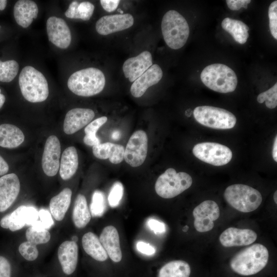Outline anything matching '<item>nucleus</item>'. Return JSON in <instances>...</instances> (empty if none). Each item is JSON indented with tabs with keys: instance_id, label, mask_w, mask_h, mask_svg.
I'll return each instance as SVG.
<instances>
[{
	"instance_id": "nucleus-22",
	"label": "nucleus",
	"mask_w": 277,
	"mask_h": 277,
	"mask_svg": "<svg viewBox=\"0 0 277 277\" xmlns=\"http://www.w3.org/2000/svg\"><path fill=\"white\" fill-rule=\"evenodd\" d=\"M58 259L63 272L67 275L75 270L78 261V246L76 242L66 241L58 247Z\"/></svg>"
},
{
	"instance_id": "nucleus-14",
	"label": "nucleus",
	"mask_w": 277,
	"mask_h": 277,
	"mask_svg": "<svg viewBox=\"0 0 277 277\" xmlns=\"http://www.w3.org/2000/svg\"><path fill=\"white\" fill-rule=\"evenodd\" d=\"M61 144L55 135L49 136L45 145L42 159V166L44 173L49 176L55 175L60 168Z\"/></svg>"
},
{
	"instance_id": "nucleus-16",
	"label": "nucleus",
	"mask_w": 277,
	"mask_h": 277,
	"mask_svg": "<svg viewBox=\"0 0 277 277\" xmlns=\"http://www.w3.org/2000/svg\"><path fill=\"white\" fill-rule=\"evenodd\" d=\"M256 239L257 234L253 230L235 227L225 229L219 237L221 244L225 247L249 245Z\"/></svg>"
},
{
	"instance_id": "nucleus-9",
	"label": "nucleus",
	"mask_w": 277,
	"mask_h": 277,
	"mask_svg": "<svg viewBox=\"0 0 277 277\" xmlns=\"http://www.w3.org/2000/svg\"><path fill=\"white\" fill-rule=\"evenodd\" d=\"M192 152L202 161L215 166L228 164L231 160L232 153L227 146L213 142H203L195 145Z\"/></svg>"
},
{
	"instance_id": "nucleus-43",
	"label": "nucleus",
	"mask_w": 277,
	"mask_h": 277,
	"mask_svg": "<svg viewBox=\"0 0 277 277\" xmlns=\"http://www.w3.org/2000/svg\"><path fill=\"white\" fill-rule=\"evenodd\" d=\"M147 226L156 233H162L165 231V224L155 219H150L147 221Z\"/></svg>"
},
{
	"instance_id": "nucleus-39",
	"label": "nucleus",
	"mask_w": 277,
	"mask_h": 277,
	"mask_svg": "<svg viewBox=\"0 0 277 277\" xmlns=\"http://www.w3.org/2000/svg\"><path fill=\"white\" fill-rule=\"evenodd\" d=\"M269 28L273 37L277 39V1L271 3L268 9Z\"/></svg>"
},
{
	"instance_id": "nucleus-50",
	"label": "nucleus",
	"mask_w": 277,
	"mask_h": 277,
	"mask_svg": "<svg viewBox=\"0 0 277 277\" xmlns=\"http://www.w3.org/2000/svg\"><path fill=\"white\" fill-rule=\"evenodd\" d=\"M1 90L0 89V109L3 106L6 100L5 95L3 94H1Z\"/></svg>"
},
{
	"instance_id": "nucleus-8",
	"label": "nucleus",
	"mask_w": 277,
	"mask_h": 277,
	"mask_svg": "<svg viewBox=\"0 0 277 277\" xmlns=\"http://www.w3.org/2000/svg\"><path fill=\"white\" fill-rule=\"evenodd\" d=\"M196 121L207 127L228 129L234 127L236 122L234 115L229 111L210 106H201L193 110Z\"/></svg>"
},
{
	"instance_id": "nucleus-45",
	"label": "nucleus",
	"mask_w": 277,
	"mask_h": 277,
	"mask_svg": "<svg viewBox=\"0 0 277 277\" xmlns=\"http://www.w3.org/2000/svg\"><path fill=\"white\" fill-rule=\"evenodd\" d=\"M136 248L140 252L148 255H152L155 252V249L152 245L142 241L137 243Z\"/></svg>"
},
{
	"instance_id": "nucleus-5",
	"label": "nucleus",
	"mask_w": 277,
	"mask_h": 277,
	"mask_svg": "<svg viewBox=\"0 0 277 277\" xmlns=\"http://www.w3.org/2000/svg\"><path fill=\"white\" fill-rule=\"evenodd\" d=\"M200 77L207 87L220 93L233 92L238 84V78L234 71L223 64L207 66L202 71Z\"/></svg>"
},
{
	"instance_id": "nucleus-13",
	"label": "nucleus",
	"mask_w": 277,
	"mask_h": 277,
	"mask_svg": "<svg viewBox=\"0 0 277 277\" xmlns=\"http://www.w3.org/2000/svg\"><path fill=\"white\" fill-rule=\"evenodd\" d=\"M49 41L60 49L67 48L71 42L70 29L66 22L56 16L49 17L46 23Z\"/></svg>"
},
{
	"instance_id": "nucleus-20",
	"label": "nucleus",
	"mask_w": 277,
	"mask_h": 277,
	"mask_svg": "<svg viewBox=\"0 0 277 277\" xmlns=\"http://www.w3.org/2000/svg\"><path fill=\"white\" fill-rule=\"evenodd\" d=\"M163 76L161 68L157 64L152 65L137 78L130 87V92L135 97H141L147 89L158 83Z\"/></svg>"
},
{
	"instance_id": "nucleus-38",
	"label": "nucleus",
	"mask_w": 277,
	"mask_h": 277,
	"mask_svg": "<svg viewBox=\"0 0 277 277\" xmlns=\"http://www.w3.org/2000/svg\"><path fill=\"white\" fill-rule=\"evenodd\" d=\"M18 251L25 259L29 261L36 260L38 255L36 245L28 241L22 243L19 246Z\"/></svg>"
},
{
	"instance_id": "nucleus-32",
	"label": "nucleus",
	"mask_w": 277,
	"mask_h": 277,
	"mask_svg": "<svg viewBox=\"0 0 277 277\" xmlns=\"http://www.w3.org/2000/svg\"><path fill=\"white\" fill-rule=\"evenodd\" d=\"M107 121L106 116H102L87 125L84 130L86 135L83 140L86 145L93 147L101 143L99 138L96 135V133Z\"/></svg>"
},
{
	"instance_id": "nucleus-15",
	"label": "nucleus",
	"mask_w": 277,
	"mask_h": 277,
	"mask_svg": "<svg viewBox=\"0 0 277 277\" xmlns=\"http://www.w3.org/2000/svg\"><path fill=\"white\" fill-rule=\"evenodd\" d=\"M133 23V17L129 13L105 15L96 22L95 29L98 34L106 35L129 28Z\"/></svg>"
},
{
	"instance_id": "nucleus-17",
	"label": "nucleus",
	"mask_w": 277,
	"mask_h": 277,
	"mask_svg": "<svg viewBox=\"0 0 277 277\" xmlns=\"http://www.w3.org/2000/svg\"><path fill=\"white\" fill-rule=\"evenodd\" d=\"M20 190V183L14 173L0 177V212L9 208L17 198Z\"/></svg>"
},
{
	"instance_id": "nucleus-52",
	"label": "nucleus",
	"mask_w": 277,
	"mask_h": 277,
	"mask_svg": "<svg viewBox=\"0 0 277 277\" xmlns=\"http://www.w3.org/2000/svg\"><path fill=\"white\" fill-rule=\"evenodd\" d=\"M7 1L6 0H0V10H3L6 8Z\"/></svg>"
},
{
	"instance_id": "nucleus-54",
	"label": "nucleus",
	"mask_w": 277,
	"mask_h": 277,
	"mask_svg": "<svg viewBox=\"0 0 277 277\" xmlns=\"http://www.w3.org/2000/svg\"><path fill=\"white\" fill-rule=\"evenodd\" d=\"M71 239H72V241H73V242H77V240H78V238H77V236L74 235V236H73L72 237Z\"/></svg>"
},
{
	"instance_id": "nucleus-33",
	"label": "nucleus",
	"mask_w": 277,
	"mask_h": 277,
	"mask_svg": "<svg viewBox=\"0 0 277 277\" xmlns=\"http://www.w3.org/2000/svg\"><path fill=\"white\" fill-rule=\"evenodd\" d=\"M19 66L14 60L2 62L0 60V82H10L17 75Z\"/></svg>"
},
{
	"instance_id": "nucleus-42",
	"label": "nucleus",
	"mask_w": 277,
	"mask_h": 277,
	"mask_svg": "<svg viewBox=\"0 0 277 277\" xmlns=\"http://www.w3.org/2000/svg\"><path fill=\"white\" fill-rule=\"evenodd\" d=\"M11 268L8 260L0 255V277H11Z\"/></svg>"
},
{
	"instance_id": "nucleus-12",
	"label": "nucleus",
	"mask_w": 277,
	"mask_h": 277,
	"mask_svg": "<svg viewBox=\"0 0 277 277\" xmlns=\"http://www.w3.org/2000/svg\"><path fill=\"white\" fill-rule=\"evenodd\" d=\"M38 218V212L35 208L22 205L3 217L0 221V225L3 228L15 231L26 225L32 226Z\"/></svg>"
},
{
	"instance_id": "nucleus-44",
	"label": "nucleus",
	"mask_w": 277,
	"mask_h": 277,
	"mask_svg": "<svg viewBox=\"0 0 277 277\" xmlns=\"http://www.w3.org/2000/svg\"><path fill=\"white\" fill-rule=\"evenodd\" d=\"M228 7L231 10H238L241 8H247V5L251 2L250 0H227Z\"/></svg>"
},
{
	"instance_id": "nucleus-30",
	"label": "nucleus",
	"mask_w": 277,
	"mask_h": 277,
	"mask_svg": "<svg viewBox=\"0 0 277 277\" xmlns=\"http://www.w3.org/2000/svg\"><path fill=\"white\" fill-rule=\"evenodd\" d=\"M221 26L238 43L244 44L247 42L249 37V28L243 22L226 17L222 22Z\"/></svg>"
},
{
	"instance_id": "nucleus-47",
	"label": "nucleus",
	"mask_w": 277,
	"mask_h": 277,
	"mask_svg": "<svg viewBox=\"0 0 277 277\" xmlns=\"http://www.w3.org/2000/svg\"><path fill=\"white\" fill-rule=\"evenodd\" d=\"M78 5L79 3L77 1H73L71 3L68 9L65 12V16L68 18L77 19Z\"/></svg>"
},
{
	"instance_id": "nucleus-29",
	"label": "nucleus",
	"mask_w": 277,
	"mask_h": 277,
	"mask_svg": "<svg viewBox=\"0 0 277 277\" xmlns=\"http://www.w3.org/2000/svg\"><path fill=\"white\" fill-rule=\"evenodd\" d=\"M190 265L183 260H173L164 264L159 270L157 277H190Z\"/></svg>"
},
{
	"instance_id": "nucleus-11",
	"label": "nucleus",
	"mask_w": 277,
	"mask_h": 277,
	"mask_svg": "<svg viewBox=\"0 0 277 277\" xmlns=\"http://www.w3.org/2000/svg\"><path fill=\"white\" fill-rule=\"evenodd\" d=\"M192 214L196 230L200 232H205L213 229L214 222L219 219L220 211L215 202L206 200L194 208Z\"/></svg>"
},
{
	"instance_id": "nucleus-28",
	"label": "nucleus",
	"mask_w": 277,
	"mask_h": 277,
	"mask_svg": "<svg viewBox=\"0 0 277 277\" xmlns=\"http://www.w3.org/2000/svg\"><path fill=\"white\" fill-rule=\"evenodd\" d=\"M71 196L72 191L66 188L51 199L50 209L51 214L56 221H60L64 219L69 207Z\"/></svg>"
},
{
	"instance_id": "nucleus-21",
	"label": "nucleus",
	"mask_w": 277,
	"mask_h": 277,
	"mask_svg": "<svg viewBox=\"0 0 277 277\" xmlns=\"http://www.w3.org/2000/svg\"><path fill=\"white\" fill-rule=\"evenodd\" d=\"M99 239L110 259L115 263L120 262L122 258V253L119 234L116 228L111 225L105 227Z\"/></svg>"
},
{
	"instance_id": "nucleus-51",
	"label": "nucleus",
	"mask_w": 277,
	"mask_h": 277,
	"mask_svg": "<svg viewBox=\"0 0 277 277\" xmlns=\"http://www.w3.org/2000/svg\"><path fill=\"white\" fill-rule=\"evenodd\" d=\"M120 136V132L119 131L115 130L113 131L112 134V138L114 140H117Z\"/></svg>"
},
{
	"instance_id": "nucleus-2",
	"label": "nucleus",
	"mask_w": 277,
	"mask_h": 277,
	"mask_svg": "<svg viewBox=\"0 0 277 277\" xmlns=\"http://www.w3.org/2000/svg\"><path fill=\"white\" fill-rule=\"evenodd\" d=\"M105 82V75L101 70L89 67L72 73L68 80L67 86L75 94L88 97L100 93Z\"/></svg>"
},
{
	"instance_id": "nucleus-7",
	"label": "nucleus",
	"mask_w": 277,
	"mask_h": 277,
	"mask_svg": "<svg viewBox=\"0 0 277 277\" xmlns=\"http://www.w3.org/2000/svg\"><path fill=\"white\" fill-rule=\"evenodd\" d=\"M192 184V179L189 174L176 172L174 169L169 168L157 178L155 190L161 197L171 199L188 189Z\"/></svg>"
},
{
	"instance_id": "nucleus-48",
	"label": "nucleus",
	"mask_w": 277,
	"mask_h": 277,
	"mask_svg": "<svg viewBox=\"0 0 277 277\" xmlns=\"http://www.w3.org/2000/svg\"><path fill=\"white\" fill-rule=\"evenodd\" d=\"M9 170V166L7 163L0 155V175H4Z\"/></svg>"
},
{
	"instance_id": "nucleus-18",
	"label": "nucleus",
	"mask_w": 277,
	"mask_h": 277,
	"mask_svg": "<svg viewBox=\"0 0 277 277\" xmlns=\"http://www.w3.org/2000/svg\"><path fill=\"white\" fill-rule=\"evenodd\" d=\"M152 65L150 52L144 51L136 56L126 60L123 65V71L125 77L133 82Z\"/></svg>"
},
{
	"instance_id": "nucleus-36",
	"label": "nucleus",
	"mask_w": 277,
	"mask_h": 277,
	"mask_svg": "<svg viewBox=\"0 0 277 277\" xmlns=\"http://www.w3.org/2000/svg\"><path fill=\"white\" fill-rule=\"evenodd\" d=\"M257 101L259 103L265 102L266 106L269 109L275 108L277 106V83L268 90L259 94Z\"/></svg>"
},
{
	"instance_id": "nucleus-55",
	"label": "nucleus",
	"mask_w": 277,
	"mask_h": 277,
	"mask_svg": "<svg viewBox=\"0 0 277 277\" xmlns=\"http://www.w3.org/2000/svg\"><path fill=\"white\" fill-rule=\"evenodd\" d=\"M189 227H188V226H185L183 229V231H184V232H186L188 229Z\"/></svg>"
},
{
	"instance_id": "nucleus-37",
	"label": "nucleus",
	"mask_w": 277,
	"mask_h": 277,
	"mask_svg": "<svg viewBox=\"0 0 277 277\" xmlns=\"http://www.w3.org/2000/svg\"><path fill=\"white\" fill-rule=\"evenodd\" d=\"M124 194V187L122 183L116 181L112 185L108 197L109 205L112 207L117 206Z\"/></svg>"
},
{
	"instance_id": "nucleus-3",
	"label": "nucleus",
	"mask_w": 277,
	"mask_h": 277,
	"mask_svg": "<svg viewBox=\"0 0 277 277\" xmlns=\"http://www.w3.org/2000/svg\"><path fill=\"white\" fill-rule=\"evenodd\" d=\"M18 84L24 97L31 103L45 101L49 95V88L45 76L35 68L24 67L19 75Z\"/></svg>"
},
{
	"instance_id": "nucleus-34",
	"label": "nucleus",
	"mask_w": 277,
	"mask_h": 277,
	"mask_svg": "<svg viewBox=\"0 0 277 277\" xmlns=\"http://www.w3.org/2000/svg\"><path fill=\"white\" fill-rule=\"evenodd\" d=\"M26 237L27 241L36 245L47 243L51 235L47 229L30 226L26 231Z\"/></svg>"
},
{
	"instance_id": "nucleus-35",
	"label": "nucleus",
	"mask_w": 277,
	"mask_h": 277,
	"mask_svg": "<svg viewBox=\"0 0 277 277\" xmlns=\"http://www.w3.org/2000/svg\"><path fill=\"white\" fill-rule=\"evenodd\" d=\"M106 209V202L103 192L96 190L92 196L90 205V213L93 217L101 216Z\"/></svg>"
},
{
	"instance_id": "nucleus-23",
	"label": "nucleus",
	"mask_w": 277,
	"mask_h": 277,
	"mask_svg": "<svg viewBox=\"0 0 277 277\" xmlns=\"http://www.w3.org/2000/svg\"><path fill=\"white\" fill-rule=\"evenodd\" d=\"M38 13L37 4L33 1L19 0L14 6L13 14L17 24L23 28L28 27Z\"/></svg>"
},
{
	"instance_id": "nucleus-19",
	"label": "nucleus",
	"mask_w": 277,
	"mask_h": 277,
	"mask_svg": "<svg viewBox=\"0 0 277 277\" xmlns=\"http://www.w3.org/2000/svg\"><path fill=\"white\" fill-rule=\"evenodd\" d=\"M94 116V112L91 109H72L66 114L63 125L64 131L67 134H73L89 124Z\"/></svg>"
},
{
	"instance_id": "nucleus-4",
	"label": "nucleus",
	"mask_w": 277,
	"mask_h": 277,
	"mask_svg": "<svg viewBox=\"0 0 277 277\" xmlns=\"http://www.w3.org/2000/svg\"><path fill=\"white\" fill-rule=\"evenodd\" d=\"M161 29L164 39L172 49H179L186 43L189 27L186 19L174 10L167 11L163 16Z\"/></svg>"
},
{
	"instance_id": "nucleus-31",
	"label": "nucleus",
	"mask_w": 277,
	"mask_h": 277,
	"mask_svg": "<svg viewBox=\"0 0 277 277\" xmlns=\"http://www.w3.org/2000/svg\"><path fill=\"white\" fill-rule=\"evenodd\" d=\"M91 215L85 196L78 194L75 199L72 212V220L78 228H84L90 222Z\"/></svg>"
},
{
	"instance_id": "nucleus-27",
	"label": "nucleus",
	"mask_w": 277,
	"mask_h": 277,
	"mask_svg": "<svg viewBox=\"0 0 277 277\" xmlns=\"http://www.w3.org/2000/svg\"><path fill=\"white\" fill-rule=\"evenodd\" d=\"M82 243L85 251L96 261L104 262L107 260L108 255L106 251L99 238L93 232H88L84 234Z\"/></svg>"
},
{
	"instance_id": "nucleus-26",
	"label": "nucleus",
	"mask_w": 277,
	"mask_h": 277,
	"mask_svg": "<svg viewBox=\"0 0 277 277\" xmlns=\"http://www.w3.org/2000/svg\"><path fill=\"white\" fill-rule=\"evenodd\" d=\"M78 165L77 151L73 146L64 151L60 165V174L64 180L70 179L76 172Z\"/></svg>"
},
{
	"instance_id": "nucleus-10",
	"label": "nucleus",
	"mask_w": 277,
	"mask_h": 277,
	"mask_svg": "<svg viewBox=\"0 0 277 277\" xmlns=\"http://www.w3.org/2000/svg\"><path fill=\"white\" fill-rule=\"evenodd\" d=\"M148 150V137L143 130H137L130 137L124 152V159L133 167L143 164Z\"/></svg>"
},
{
	"instance_id": "nucleus-46",
	"label": "nucleus",
	"mask_w": 277,
	"mask_h": 277,
	"mask_svg": "<svg viewBox=\"0 0 277 277\" xmlns=\"http://www.w3.org/2000/svg\"><path fill=\"white\" fill-rule=\"evenodd\" d=\"M120 1L119 0H101L100 3L103 8L107 12L114 11L117 7Z\"/></svg>"
},
{
	"instance_id": "nucleus-25",
	"label": "nucleus",
	"mask_w": 277,
	"mask_h": 277,
	"mask_svg": "<svg viewBox=\"0 0 277 277\" xmlns=\"http://www.w3.org/2000/svg\"><path fill=\"white\" fill-rule=\"evenodd\" d=\"M25 140L22 130L15 125L4 124L0 125V146L14 148L19 146Z\"/></svg>"
},
{
	"instance_id": "nucleus-40",
	"label": "nucleus",
	"mask_w": 277,
	"mask_h": 277,
	"mask_svg": "<svg viewBox=\"0 0 277 277\" xmlns=\"http://www.w3.org/2000/svg\"><path fill=\"white\" fill-rule=\"evenodd\" d=\"M94 6L89 2H82L79 3L77 7V19L88 21L92 16Z\"/></svg>"
},
{
	"instance_id": "nucleus-41",
	"label": "nucleus",
	"mask_w": 277,
	"mask_h": 277,
	"mask_svg": "<svg viewBox=\"0 0 277 277\" xmlns=\"http://www.w3.org/2000/svg\"><path fill=\"white\" fill-rule=\"evenodd\" d=\"M38 215L39 221L44 229L50 228L54 222L49 211L45 209H41L38 212Z\"/></svg>"
},
{
	"instance_id": "nucleus-24",
	"label": "nucleus",
	"mask_w": 277,
	"mask_h": 277,
	"mask_svg": "<svg viewBox=\"0 0 277 277\" xmlns=\"http://www.w3.org/2000/svg\"><path fill=\"white\" fill-rule=\"evenodd\" d=\"M92 152L97 159H109L111 163L117 164L124 160L125 148L123 145L107 142L93 146Z\"/></svg>"
},
{
	"instance_id": "nucleus-6",
	"label": "nucleus",
	"mask_w": 277,
	"mask_h": 277,
	"mask_svg": "<svg viewBox=\"0 0 277 277\" xmlns=\"http://www.w3.org/2000/svg\"><path fill=\"white\" fill-rule=\"evenodd\" d=\"M226 201L234 209L244 213L256 210L262 202L261 193L256 189L246 185H231L225 190Z\"/></svg>"
},
{
	"instance_id": "nucleus-1",
	"label": "nucleus",
	"mask_w": 277,
	"mask_h": 277,
	"mask_svg": "<svg viewBox=\"0 0 277 277\" xmlns=\"http://www.w3.org/2000/svg\"><path fill=\"white\" fill-rule=\"evenodd\" d=\"M269 252L262 244L256 243L235 254L230 260L231 270L236 274L248 276L258 274L267 265Z\"/></svg>"
},
{
	"instance_id": "nucleus-49",
	"label": "nucleus",
	"mask_w": 277,
	"mask_h": 277,
	"mask_svg": "<svg viewBox=\"0 0 277 277\" xmlns=\"http://www.w3.org/2000/svg\"><path fill=\"white\" fill-rule=\"evenodd\" d=\"M272 155L274 161L276 162H277V136H275L274 143H273L272 151Z\"/></svg>"
},
{
	"instance_id": "nucleus-53",
	"label": "nucleus",
	"mask_w": 277,
	"mask_h": 277,
	"mask_svg": "<svg viewBox=\"0 0 277 277\" xmlns=\"http://www.w3.org/2000/svg\"><path fill=\"white\" fill-rule=\"evenodd\" d=\"M273 200L275 204H277V191H275L273 195Z\"/></svg>"
}]
</instances>
